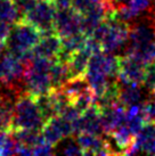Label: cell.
Masks as SVG:
<instances>
[{"label": "cell", "mask_w": 155, "mask_h": 156, "mask_svg": "<svg viewBox=\"0 0 155 156\" xmlns=\"http://www.w3.org/2000/svg\"><path fill=\"white\" fill-rule=\"evenodd\" d=\"M117 74L119 57L102 50L91 55L85 76L94 96L99 97L105 92L110 81L117 79Z\"/></svg>", "instance_id": "1"}, {"label": "cell", "mask_w": 155, "mask_h": 156, "mask_svg": "<svg viewBox=\"0 0 155 156\" xmlns=\"http://www.w3.org/2000/svg\"><path fill=\"white\" fill-rule=\"evenodd\" d=\"M41 35L42 33L33 24L21 18L10 29L6 39V48L8 52L27 64L34 57L33 48Z\"/></svg>", "instance_id": "2"}, {"label": "cell", "mask_w": 155, "mask_h": 156, "mask_svg": "<svg viewBox=\"0 0 155 156\" xmlns=\"http://www.w3.org/2000/svg\"><path fill=\"white\" fill-rule=\"evenodd\" d=\"M129 33V24L111 16L104 20L94 30L90 37L100 44L104 52L113 54L128 44Z\"/></svg>", "instance_id": "3"}, {"label": "cell", "mask_w": 155, "mask_h": 156, "mask_svg": "<svg viewBox=\"0 0 155 156\" xmlns=\"http://www.w3.org/2000/svg\"><path fill=\"white\" fill-rule=\"evenodd\" d=\"M45 124L35 98L24 91L18 96L13 108V116L9 131L18 129H38Z\"/></svg>", "instance_id": "4"}, {"label": "cell", "mask_w": 155, "mask_h": 156, "mask_svg": "<svg viewBox=\"0 0 155 156\" xmlns=\"http://www.w3.org/2000/svg\"><path fill=\"white\" fill-rule=\"evenodd\" d=\"M52 63V59L34 56L26 64L24 87L26 92L34 98L52 90L50 69Z\"/></svg>", "instance_id": "5"}, {"label": "cell", "mask_w": 155, "mask_h": 156, "mask_svg": "<svg viewBox=\"0 0 155 156\" xmlns=\"http://www.w3.org/2000/svg\"><path fill=\"white\" fill-rule=\"evenodd\" d=\"M155 42V17L153 10L130 25L128 49L125 52L140 56Z\"/></svg>", "instance_id": "6"}, {"label": "cell", "mask_w": 155, "mask_h": 156, "mask_svg": "<svg viewBox=\"0 0 155 156\" xmlns=\"http://www.w3.org/2000/svg\"><path fill=\"white\" fill-rule=\"evenodd\" d=\"M56 7L52 0H38L29 10L24 20L38 29L42 34L55 32Z\"/></svg>", "instance_id": "7"}, {"label": "cell", "mask_w": 155, "mask_h": 156, "mask_svg": "<svg viewBox=\"0 0 155 156\" xmlns=\"http://www.w3.org/2000/svg\"><path fill=\"white\" fill-rule=\"evenodd\" d=\"M146 65V62L135 54L125 52L124 55L119 56V82L142 84Z\"/></svg>", "instance_id": "8"}, {"label": "cell", "mask_w": 155, "mask_h": 156, "mask_svg": "<svg viewBox=\"0 0 155 156\" xmlns=\"http://www.w3.org/2000/svg\"><path fill=\"white\" fill-rule=\"evenodd\" d=\"M0 65H1V74H2L1 83L13 86L25 91L24 75H25L26 63L8 52L1 57Z\"/></svg>", "instance_id": "9"}, {"label": "cell", "mask_w": 155, "mask_h": 156, "mask_svg": "<svg viewBox=\"0 0 155 156\" xmlns=\"http://www.w3.org/2000/svg\"><path fill=\"white\" fill-rule=\"evenodd\" d=\"M41 134L47 143L56 147L63 139L74 134L73 123L60 115H56L45 122L41 128Z\"/></svg>", "instance_id": "10"}, {"label": "cell", "mask_w": 155, "mask_h": 156, "mask_svg": "<svg viewBox=\"0 0 155 156\" xmlns=\"http://www.w3.org/2000/svg\"><path fill=\"white\" fill-rule=\"evenodd\" d=\"M55 32L60 38L82 32V17L72 7L56 9L55 15Z\"/></svg>", "instance_id": "11"}, {"label": "cell", "mask_w": 155, "mask_h": 156, "mask_svg": "<svg viewBox=\"0 0 155 156\" xmlns=\"http://www.w3.org/2000/svg\"><path fill=\"white\" fill-rule=\"evenodd\" d=\"M88 132L94 134L104 133L102 120H100V109L95 104L91 107L81 113L80 117L74 123V133Z\"/></svg>", "instance_id": "12"}, {"label": "cell", "mask_w": 155, "mask_h": 156, "mask_svg": "<svg viewBox=\"0 0 155 156\" xmlns=\"http://www.w3.org/2000/svg\"><path fill=\"white\" fill-rule=\"evenodd\" d=\"M62 49V38L56 32L42 34L38 44L33 48V54L37 57H43L55 61Z\"/></svg>", "instance_id": "13"}, {"label": "cell", "mask_w": 155, "mask_h": 156, "mask_svg": "<svg viewBox=\"0 0 155 156\" xmlns=\"http://www.w3.org/2000/svg\"><path fill=\"white\" fill-rule=\"evenodd\" d=\"M77 141L80 145L83 155H111L104 137L100 134L80 132L77 134Z\"/></svg>", "instance_id": "14"}, {"label": "cell", "mask_w": 155, "mask_h": 156, "mask_svg": "<svg viewBox=\"0 0 155 156\" xmlns=\"http://www.w3.org/2000/svg\"><path fill=\"white\" fill-rule=\"evenodd\" d=\"M127 108L122 105H114L100 109V120L104 132H112L125 123Z\"/></svg>", "instance_id": "15"}, {"label": "cell", "mask_w": 155, "mask_h": 156, "mask_svg": "<svg viewBox=\"0 0 155 156\" xmlns=\"http://www.w3.org/2000/svg\"><path fill=\"white\" fill-rule=\"evenodd\" d=\"M144 89L142 84L136 83H120L119 103L125 108L132 105L142 104L144 101Z\"/></svg>", "instance_id": "16"}, {"label": "cell", "mask_w": 155, "mask_h": 156, "mask_svg": "<svg viewBox=\"0 0 155 156\" xmlns=\"http://www.w3.org/2000/svg\"><path fill=\"white\" fill-rule=\"evenodd\" d=\"M135 145L140 153L155 155V122H146L135 136Z\"/></svg>", "instance_id": "17"}, {"label": "cell", "mask_w": 155, "mask_h": 156, "mask_svg": "<svg viewBox=\"0 0 155 156\" xmlns=\"http://www.w3.org/2000/svg\"><path fill=\"white\" fill-rule=\"evenodd\" d=\"M91 51L88 50L86 47L74 52L72 57L70 58L67 63V69H69L70 79L71 78H79V76H85L88 69L89 59L91 57Z\"/></svg>", "instance_id": "18"}, {"label": "cell", "mask_w": 155, "mask_h": 156, "mask_svg": "<svg viewBox=\"0 0 155 156\" xmlns=\"http://www.w3.org/2000/svg\"><path fill=\"white\" fill-rule=\"evenodd\" d=\"M146 119L142 112V104L132 105L127 107V119H125V124L128 126L130 131L134 133V136L142 130L144 124L146 123Z\"/></svg>", "instance_id": "19"}, {"label": "cell", "mask_w": 155, "mask_h": 156, "mask_svg": "<svg viewBox=\"0 0 155 156\" xmlns=\"http://www.w3.org/2000/svg\"><path fill=\"white\" fill-rule=\"evenodd\" d=\"M62 89L66 92V95L71 98V101L77 98L78 96L85 94L87 91L91 90L89 83L87 81L86 76H79V78H71L69 79L65 84L62 87Z\"/></svg>", "instance_id": "20"}, {"label": "cell", "mask_w": 155, "mask_h": 156, "mask_svg": "<svg viewBox=\"0 0 155 156\" xmlns=\"http://www.w3.org/2000/svg\"><path fill=\"white\" fill-rule=\"evenodd\" d=\"M70 79L67 64L58 61H54L50 69V84L52 89H59Z\"/></svg>", "instance_id": "21"}, {"label": "cell", "mask_w": 155, "mask_h": 156, "mask_svg": "<svg viewBox=\"0 0 155 156\" xmlns=\"http://www.w3.org/2000/svg\"><path fill=\"white\" fill-rule=\"evenodd\" d=\"M18 141L27 147H34L38 143L42 140L41 130L38 129H18V130L9 131Z\"/></svg>", "instance_id": "22"}, {"label": "cell", "mask_w": 155, "mask_h": 156, "mask_svg": "<svg viewBox=\"0 0 155 156\" xmlns=\"http://www.w3.org/2000/svg\"><path fill=\"white\" fill-rule=\"evenodd\" d=\"M35 101L38 104L39 111L41 113V116H42L45 122L58 115L56 105H55L54 99H52V95H50V91L47 92V94H43V95L35 97Z\"/></svg>", "instance_id": "23"}, {"label": "cell", "mask_w": 155, "mask_h": 156, "mask_svg": "<svg viewBox=\"0 0 155 156\" xmlns=\"http://www.w3.org/2000/svg\"><path fill=\"white\" fill-rule=\"evenodd\" d=\"M87 38H88V35L85 34L83 32H79L75 34L62 38V49L71 55H73L74 52H77L78 50L85 47Z\"/></svg>", "instance_id": "24"}, {"label": "cell", "mask_w": 155, "mask_h": 156, "mask_svg": "<svg viewBox=\"0 0 155 156\" xmlns=\"http://www.w3.org/2000/svg\"><path fill=\"white\" fill-rule=\"evenodd\" d=\"M20 20V15L13 0H0V21L14 24Z\"/></svg>", "instance_id": "25"}, {"label": "cell", "mask_w": 155, "mask_h": 156, "mask_svg": "<svg viewBox=\"0 0 155 156\" xmlns=\"http://www.w3.org/2000/svg\"><path fill=\"white\" fill-rule=\"evenodd\" d=\"M13 108L14 104L6 101L0 96V130L9 131L12 116H13Z\"/></svg>", "instance_id": "26"}, {"label": "cell", "mask_w": 155, "mask_h": 156, "mask_svg": "<svg viewBox=\"0 0 155 156\" xmlns=\"http://www.w3.org/2000/svg\"><path fill=\"white\" fill-rule=\"evenodd\" d=\"M103 0H72V8L81 16L100 6Z\"/></svg>", "instance_id": "27"}, {"label": "cell", "mask_w": 155, "mask_h": 156, "mask_svg": "<svg viewBox=\"0 0 155 156\" xmlns=\"http://www.w3.org/2000/svg\"><path fill=\"white\" fill-rule=\"evenodd\" d=\"M55 153L58 154H64V155H83L80 145L78 144L77 139H69L64 141V144L62 145V148L55 151Z\"/></svg>", "instance_id": "28"}, {"label": "cell", "mask_w": 155, "mask_h": 156, "mask_svg": "<svg viewBox=\"0 0 155 156\" xmlns=\"http://www.w3.org/2000/svg\"><path fill=\"white\" fill-rule=\"evenodd\" d=\"M142 87L150 94L155 87V62H151L146 65L145 75L142 80Z\"/></svg>", "instance_id": "29"}, {"label": "cell", "mask_w": 155, "mask_h": 156, "mask_svg": "<svg viewBox=\"0 0 155 156\" xmlns=\"http://www.w3.org/2000/svg\"><path fill=\"white\" fill-rule=\"evenodd\" d=\"M37 1L38 0H13L14 5L18 12V15H20V20L25 17V15L34 6Z\"/></svg>", "instance_id": "30"}, {"label": "cell", "mask_w": 155, "mask_h": 156, "mask_svg": "<svg viewBox=\"0 0 155 156\" xmlns=\"http://www.w3.org/2000/svg\"><path fill=\"white\" fill-rule=\"evenodd\" d=\"M52 153H55V147L47 143L43 138L34 147H32V155H49Z\"/></svg>", "instance_id": "31"}, {"label": "cell", "mask_w": 155, "mask_h": 156, "mask_svg": "<svg viewBox=\"0 0 155 156\" xmlns=\"http://www.w3.org/2000/svg\"><path fill=\"white\" fill-rule=\"evenodd\" d=\"M10 24L4 21H0V41H5L8 37L9 32H10Z\"/></svg>", "instance_id": "32"}, {"label": "cell", "mask_w": 155, "mask_h": 156, "mask_svg": "<svg viewBox=\"0 0 155 156\" xmlns=\"http://www.w3.org/2000/svg\"><path fill=\"white\" fill-rule=\"evenodd\" d=\"M108 2L111 4L114 10L116 8H120V7H124V6H130L132 0H108Z\"/></svg>", "instance_id": "33"}, {"label": "cell", "mask_w": 155, "mask_h": 156, "mask_svg": "<svg viewBox=\"0 0 155 156\" xmlns=\"http://www.w3.org/2000/svg\"><path fill=\"white\" fill-rule=\"evenodd\" d=\"M56 9H65L72 7V0H52Z\"/></svg>", "instance_id": "34"}, {"label": "cell", "mask_w": 155, "mask_h": 156, "mask_svg": "<svg viewBox=\"0 0 155 156\" xmlns=\"http://www.w3.org/2000/svg\"><path fill=\"white\" fill-rule=\"evenodd\" d=\"M9 134V131L7 130H0V151H1V148H2V145L6 141V139L8 137Z\"/></svg>", "instance_id": "35"}, {"label": "cell", "mask_w": 155, "mask_h": 156, "mask_svg": "<svg viewBox=\"0 0 155 156\" xmlns=\"http://www.w3.org/2000/svg\"><path fill=\"white\" fill-rule=\"evenodd\" d=\"M5 48H6V42L5 41H0V55L4 52Z\"/></svg>", "instance_id": "36"}, {"label": "cell", "mask_w": 155, "mask_h": 156, "mask_svg": "<svg viewBox=\"0 0 155 156\" xmlns=\"http://www.w3.org/2000/svg\"><path fill=\"white\" fill-rule=\"evenodd\" d=\"M152 1V10L155 12V0H151Z\"/></svg>", "instance_id": "37"}, {"label": "cell", "mask_w": 155, "mask_h": 156, "mask_svg": "<svg viewBox=\"0 0 155 156\" xmlns=\"http://www.w3.org/2000/svg\"><path fill=\"white\" fill-rule=\"evenodd\" d=\"M151 96L155 98V87H154V89H153V90L151 91Z\"/></svg>", "instance_id": "38"}, {"label": "cell", "mask_w": 155, "mask_h": 156, "mask_svg": "<svg viewBox=\"0 0 155 156\" xmlns=\"http://www.w3.org/2000/svg\"><path fill=\"white\" fill-rule=\"evenodd\" d=\"M1 78H2V74H1V65H0V82H1Z\"/></svg>", "instance_id": "39"}]
</instances>
